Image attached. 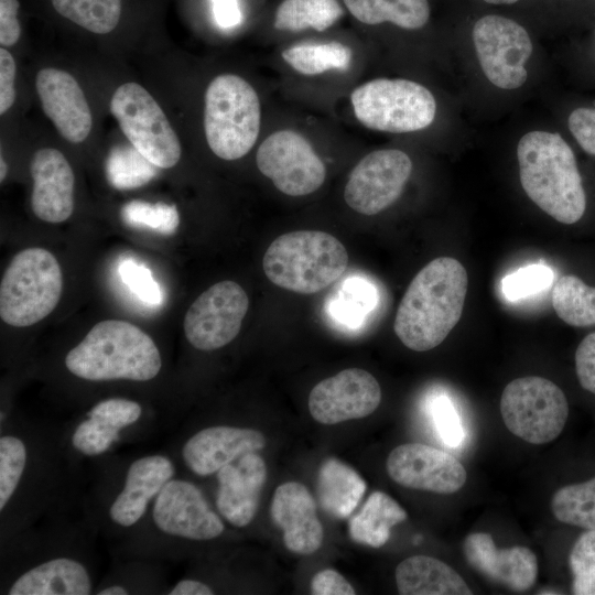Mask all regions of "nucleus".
I'll return each instance as SVG.
<instances>
[{
	"instance_id": "obj_41",
	"label": "nucleus",
	"mask_w": 595,
	"mask_h": 595,
	"mask_svg": "<svg viewBox=\"0 0 595 595\" xmlns=\"http://www.w3.org/2000/svg\"><path fill=\"white\" fill-rule=\"evenodd\" d=\"M122 283L143 303L162 305L164 295L152 272L143 263L132 259L122 260L118 267Z\"/></svg>"
},
{
	"instance_id": "obj_10",
	"label": "nucleus",
	"mask_w": 595,
	"mask_h": 595,
	"mask_svg": "<svg viewBox=\"0 0 595 595\" xmlns=\"http://www.w3.org/2000/svg\"><path fill=\"white\" fill-rule=\"evenodd\" d=\"M256 163L278 191L293 197L314 193L326 177L325 164L311 142L292 129L269 134L257 150Z\"/></svg>"
},
{
	"instance_id": "obj_25",
	"label": "nucleus",
	"mask_w": 595,
	"mask_h": 595,
	"mask_svg": "<svg viewBox=\"0 0 595 595\" xmlns=\"http://www.w3.org/2000/svg\"><path fill=\"white\" fill-rule=\"evenodd\" d=\"M90 575L79 561L61 556L44 561L21 574L9 587V595H88Z\"/></svg>"
},
{
	"instance_id": "obj_12",
	"label": "nucleus",
	"mask_w": 595,
	"mask_h": 595,
	"mask_svg": "<svg viewBox=\"0 0 595 595\" xmlns=\"http://www.w3.org/2000/svg\"><path fill=\"white\" fill-rule=\"evenodd\" d=\"M249 307V298L237 282L224 280L205 290L188 307L183 328L196 349L210 351L236 338Z\"/></svg>"
},
{
	"instance_id": "obj_4",
	"label": "nucleus",
	"mask_w": 595,
	"mask_h": 595,
	"mask_svg": "<svg viewBox=\"0 0 595 595\" xmlns=\"http://www.w3.org/2000/svg\"><path fill=\"white\" fill-rule=\"evenodd\" d=\"M348 253L334 236L296 230L275 238L264 252L262 268L275 285L301 294L317 293L344 273Z\"/></svg>"
},
{
	"instance_id": "obj_23",
	"label": "nucleus",
	"mask_w": 595,
	"mask_h": 595,
	"mask_svg": "<svg viewBox=\"0 0 595 595\" xmlns=\"http://www.w3.org/2000/svg\"><path fill=\"white\" fill-rule=\"evenodd\" d=\"M174 476V465L164 455L140 457L129 466L123 487L109 508L111 520L123 528L136 524L163 486Z\"/></svg>"
},
{
	"instance_id": "obj_2",
	"label": "nucleus",
	"mask_w": 595,
	"mask_h": 595,
	"mask_svg": "<svg viewBox=\"0 0 595 595\" xmlns=\"http://www.w3.org/2000/svg\"><path fill=\"white\" fill-rule=\"evenodd\" d=\"M520 183L544 213L565 225L577 223L587 206L586 192L572 147L558 132L530 131L518 142Z\"/></svg>"
},
{
	"instance_id": "obj_13",
	"label": "nucleus",
	"mask_w": 595,
	"mask_h": 595,
	"mask_svg": "<svg viewBox=\"0 0 595 595\" xmlns=\"http://www.w3.org/2000/svg\"><path fill=\"white\" fill-rule=\"evenodd\" d=\"M412 169V161L404 151L375 150L350 171L344 188V199L353 210L361 215L379 214L400 197Z\"/></svg>"
},
{
	"instance_id": "obj_24",
	"label": "nucleus",
	"mask_w": 595,
	"mask_h": 595,
	"mask_svg": "<svg viewBox=\"0 0 595 595\" xmlns=\"http://www.w3.org/2000/svg\"><path fill=\"white\" fill-rule=\"evenodd\" d=\"M141 405L125 398H109L96 403L72 434L73 447L86 456L107 452L120 439V431L134 424Z\"/></svg>"
},
{
	"instance_id": "obj_35",
	"label": "nucleus",
	"mask_w": 595,
	"mask_h": 595,
	"mask_svg": "<svg viewBox=\"0 0 595 595\" xmlns=\"http://www.w3.org/2000/svg\"><path fill=\"white\" fill-rule=\"evenodd\" d=\"M158 174V166L132 144L111 149L106 161L109 184L117 190H132L149 183Z\"/></svg>"
},
{
	"instance_id": "obj_40",
	"label": "nucleus",
	"mask_w": 595,
	"mask_h": 595,
	"mask_svg": "<svg viewBox=\"0 0 595 595\" xmlns=\"http://www.w3.org/2000/svg\"><path fill=\"white\" fill-rule=\"evenodd\" d=\"M553 280L552 270L544 264H530L507 274L501 291L509 301H519L547 289Z\"/></svg>"
},
{
	"instance_id": "obj_36",
	"label": "nucleus",
	"mask_w": 595,
	"mask_h": 595,
	"mask_svg": "<svg viewBox=\"0 0 595 595\" xmlns=\"http://www.w3.org/2000/svg\"><path fill=\"white\" fill-rule=\"evenodd\" d=\"M378 301L376 288L361 278L347 279L337 296L331 300L329 313L348 327H358Z\"/></svg>"
},
{
	"instance_id": "obj_29",
	"label": "nucleus",
	"mask_w": 595,
	"mask_h": 595,
	"mask_svg": "<svg viewBox=\"0 0 595 595\" xmlns=\"http://www.w3.org/2000/svg\"><path fill=\"white\" fill-rule=\"evenodd\" d=\"M359 22L377 25L390 22L399 28L416 30L430 19L428 0H343Z\"/></svg>"
},
{
	"instance_id": "obj_47",
	"label": "nucleus",
	"mask_w": 595,
	"mask_h": 595,
	"mask_svg": "<svg viewBox=\"0 0 595 595\" xmlns=\"http://www.w3.org/2000/svg\"><path fill=\"white\" fill-rule=\"evenodd\" d=\"M19 8L18 0H0V44L2 47L13 46L20 39Z\"/></svg>"
},
{
	"instance_id": "obj_17",
	"label": "nucleus",
	"mask_w": 595,
	"mask_h": 595,
	"mask_svg": "<svg viewBox=\"0 0 595 595\" xmlns=\"http://www.w3.org/2000/svg\"><path fill=\"white\" fill-rule=\"evenodd\" d=\"M35 86L42 109L60 134L72 143L85 141L93 118L77 80L63 69L50 67L37 73Z\"/></svg>"
},
{
	"instance_id": "obj_32",
	"label": "nucleus",
	"mask_w": 595,
	"mask_h": 595,
	"mask_svg": "<svg viewBox=\"0 0 595 595\" xmlns=\"http://www.w3.org/2000/svg\"><path fill=\"white\" fill-rule=\"evenodd\" d=\"M551 510L558 521L578 529H595V475L554 491Z\"/></svg>"
},
{
	"instance_id": "obj_48",
	"label": "nucleus",
	"mask_w": 595,
	"mask_h": 595,
	"mask_svg": "<svg viewBox=\"0 0 595 595\" xmlns=\"http://www.w3.org/2000/svg\"><path fill=\"white\" fill-rule=\"evenodd\" d=\"M212 9L215 22L221 29H232L241 23L238 0H212Z\"/></svg>"
},
{
	"instance_id": "obj_46",
	"label": "nucleus",
	"mask_w": 595,
	"mask_h": 595,
	"mask_svg": "<svg viewBox=\"0 0 595 595\" xmlns=\"http://www.w3.org/2000/svg\"><path fill=\"white\" fill-rule=\"evenodd\" d=\"M314 595H354V587L338 572L332 569L323 570L314 575L311 583Z\"/></svg>"
},
{
	"instance_id": "obj_16",
	"label": "nucleus",
	"mask_w": 595,
	"mask_h": 595,
	"mask_svg": "<svg viewBox=\"0 0 595 595\" xmlns=\"http://www.w3.org/2000/svg\"><path fill=\"white\" fill-rule=\"evenodd\" d=\"M397 484L436 494H454L466 483L462 463L447 452L422 443H405L393 448L386 463Z\"/></svg>"
},
{
	"instance_id": "obj_7",
	"label": "nucleus",
	"mask_w": 595,
	"mask_h": 595,
	"mask_svg": "<svg viewBox=\"0 0 595 595\" xmlns=\"http://www.w3.org/2000/svg\"><path fill=\"white\" fill-rule=\"evenodd\" d=\"M353 112L365 128L408 133L432 125L436 115L433 94L422 84L405 78H375L350 94Z\"/></svg>"
},
{
	"instance_id": "obj_38",
	"label": "nucleus",
	"mask_w": 595,
	"mask_h": 595,
	"mask_svg": "<svg viewBox=\"0 0 595 595\" xmlns=\"http://www.w3.org/2000/svg\"><path fill=\"white\" fill-rule=\"evenodd\" d=\"M571 592L595 595V529H584L573 542L567 556Z\"/></svg>"
},
{
	"instance_id": "obj_53",
	"label": "nucleus",
	"mask_w": 595,
	"mask_h": 595,
	"mask_svg": "<svg viewBox=\"0 0 595 595\" xmlns=\"http://www.w3.org/2000/svg\"><path fill=\"white\" fill-rule=\"evenodd\" d=\"M594 40H595V32H594Z\"/></svg>"
},
{
	"instance_id": "obj_27",
	"label": "nucleus",
	"mask_w": 595,
	"mask_h": 595,
	"mask_svg": "<svg viewBox=\"0 0 595 595\" xmlns=\"http://www.w3.org/2000/svg\"><path fill=\"white\" fill-rule=\"evenodd\" d=\"M367 485L350 466L337 458H327L317 476V498L322 509L332 517L347 518L358 506Z\"/></svg>"
},
{
	"instance_id": "obj_22",
	"label": "nucleus",
	"mask_w": 595,
	"mask_h": 595,
	"mask_svg": "<svg viewBox=\"0 0 595 595\" xmlns=\"http://www.w3.org/2000/svg\"><path fill=\"white\" fill-rule=\"evenodd\" d=\"M273 522L283 531L288 550L309 555L323 543V526L316 515V504L309 489L296 482L277 487L270 508Z\"/></svg>"
},
{
	"instance_id": "obj_44",
	"label": "nucleus",
	"mask_w": 595,
	"mask_h": 595,
	"mask_svg": "<svg viewBox=\"0 0 595 595\" xmlns=\"http://www.w3.org/2000/svg\"><path fill=\"white\" fill-rule=\"evenodd\" d=\"M575 372L580 386L595 396V333L586 335L575 351Z\"/></svg>"
},
{
	"instance_id": "obj_42",
	"label": "nucleus",
	"mask_w": 595,
	"mask_h": 595,
	"mask_svg": "<svg viewBox=\"0 0 595 595\" xmlns=\"http://www.w3.org/2000/svg\"><path fill=\"white\" fill-rule=\"evenodd\" d=\"M439 436L450 447L459 446L465 437L461 418L452 401L445 396L432 399L429 405Z\"/></svg>"
},
{
	"instance_id": "obj_43",
	"label": "nucleus",
	"mask_w": 595,
	"mask_h": 595,
	"mask_svg": "<svg viewBox=\"0 0 595 595\" xmlns=\"http://www.w3.org/2000/svg\"><path fill=\"white\" fill-rule=\"evenodd\" d=\"M566 127L578 148L595 158V105L572 108L566 118Z\"/></svg>"
},
{
	"instance_id": "obj_31",
	"label": "nucleus",
	"mask_w": 595,
	"mask_h": 595,
	"mask_svg": "<svg viewBox=\"0 0 595 595\" xmlns=\"http://www.w3.org/2000/svg\"><path fill=\"white\" fill-rule=\"evenodd\" d=\"M344 14L338 0H283L274 15V28L301 32L307 29L322 32Z\"/></svg>"
},
{
	"instance_id": "obj_6",
	"label": "nucleus",
	"mask_w": 595,
	"mask_h": 595,
	"mask_svg": "<svg viewBox=\"0 0 595 595\" xmlns=\"http://www.w3.org/2000/svg\"><path fill=\"white\" fill-rule=\"evenodd\" d=\"M62 291L63 273L54 255L40 247L26 248L3 273L0 317L14 327L31 326L54 311Z\"/></svg>"
},
{
	"instance_id": "obj_9",
	"label": "nucleus",
	"mask_w": 595,
	"mask_h": 595,
	"mask_svg": "<svg viewBox=\"0 0 595 595\" xmlns=\"http://www.w3.org/2000/svg\"><path fill=\"white\" fill-rule=\"evenodd\" d=\"M110 111L130 143L151 163L162 169L176 165L180 140L162 108L141 85H120L111 97Z\"/></svg>"
},
{
	"instance_id": "obj_20",
	"label": "nucleus",
	"mask_w": 595,
	"mask_h": 595,
	"mask_svg": "<svg viewBox=\"0 0 595 595\" xmlns=\"http://www.w3.org/2000/svg\"><path fill=\"white\" fill-rule=\"evenodd\" d=\"M463 551L473 569L512 591H528L537 580L538 559L527 547L498 549L489 533L475 532L465 538Z\"/></svg>"
},
{
	"instance_id": "obj_19",
	"label": "nucleus",
	"mask_w": 595,
	"mask_h": 595,
	"mask_svg": "<svg viewBox=\"0 0 595 595\" xmlns=\"http://www.w3.org/2000/svg\"><path fill=\"white\" fill-rule=\"evenodd\" d=\"M216 506L232 526H248L258 510L261 490L267 480V465L256 452H248L217 473Z\"/></svg>"
},
{
	"instance_id": "obj_26",
	"label": "nucleus",
	"mask_w": 595,
	"mask_h": 595,
	"mask_svg": "<svg viewBox=\"0 0 595 595\" xmlns=\"http://www.w3.org/2000/svg\"><path fill=\"white\" fill-rule=\"evenodd\" d=\"M402 595H472L463 577L446 563L428 555L400 562L394 573Z\"/></svg>"
},
{
	"instance_id": "obj_33",
	"label": "nucleus",
	"mask_w": 595,
	"mask_h": 595,
	"mask_svg": "<svg viewBox=\"0 0 595 595\" xmlns=\"http://www.w3.org/2000/svg\"><path fill=\"white\" fill-rule=\"evenodd\" d=\"M552 305L556 315L571 326L595 325V288L575 275H563L555 282Z\"/></svg>"
},
{
	"instance_id": "obj_50",
	"label": "nucleus",
	"mask_w": 595,
	"mask_h": 595,
	"mask_svg": "<svg viewBox=\"0 0 595 595\" xmlns=\"http://www.w3.org/2000/svg\"><path fill=\"white\" fill-rule=\"evenodd\" d=\"M96 594L98 595H127L129 591L122 585H109L99 589Z\"/></svg>"
},
{
	"instance_id": "obj_37",
	"label": "nucleus",
	"mask_w": 595,
	"mask_h": 595,
	"mask_svg": "<svg viewBox=\"0 0 595 595\" xmlns=\"http://www.w3.org/2000/svg\"><path fill=\"white\" fill-rule=\"evenodd\" d=\"M122 221L132 228L150 229L158 234L171 236L180 225V214L175 205L162 202L149 203L131 201L120 210Z\"/></svg>"
},
{
	"instance_id": "obj_30",
	"label": "nucleus",
	"mask_w": 595,
	"mask_h": 595,
	"mask_svg": "<svg viewBox=\"0 0 595 595\" xmlns=\"http://www.w3.org/2000/svg\"><path fill=\"white\" fill-rule=\"evenodd\" d=\"M281 57L296 73L316 76L332 69L347 71L353 62V52L337 41L301 43L283 50Z\"/></svg>"
},
{
	"instance_id": "obj_52",
	"label": "nucleus",
	"mask_w": 595,
	"mask_h": 595,
	"mask_svg": "<svg viewBox=\"0 0 595 595\" xmlns=\"http://www.w3.org/2000/svg\"><path fill=\"white\" fill-rule=\"evenodd\" d=\"M484 1L491 4H511L519 0H484Z\"/></svg>"
},
{
	"instance_id": "obj_28",
	"label": "nucleus",
	"mask_w": 595,
	"mask_h": 595,
	"mask_svg": "<svg viewBox=\"0 0 595 595\" xmlns=\"http://www.w3.org/2000/svg\"><path fill=\"white\" fill-rule=\"evenodd\" d=\"M407 517V511L393 498L382 491H374L350 519L349 536L357 543L380 548L389 540L391 528Z\"/></svg>"
},
{
	"instance_id": "obj_39",
	"label": "nucleus",
	"mask_w": 595,
	"mask_h": 595,
	"mask_svg": "<svg viewBox=\"0 0 595 595\" xmlns=\"http://www.w3.org/2000/svg\"><path fill=\"white\" fill-rule=\"evenodd\" d=\"M28 452L24 442L11 434L0 437V510L3 511L17 491L25 469Z\"/></svg>"
},
{
	"instance_id": "obj_49",
	"label": "nucleus",
	"mask_w": 595,
	"mask_h": 595,
	"mask_svg": "<svg viewBox=\"0 0 595 595\" xmlns=\"http://www.w3.org/2000/svg\"><path fill=\"white\" fill-rule=\"evenodd\" d=\"M170 595H212L214 591L205 583L195 580H182L169 592Z\"/></svg>"
},
{
	"instance_id": "obj_51",
	"label": "nucleus",
	"mask_w": 595,
	"mask_h": 595,
	"mask_svg": "<svg viewBox=\"0 0 595 595\" xmlns=\"http://www.w3.org/2000/svg\"><path fill=\"white\" fill-rule=\"evenodd\" d=\"M0 166H1V171H0V181L2 182L7 175V172H8V165L3 159V156L1 155L0 158Z\"/></svg>"
},
{
	"instance_id": "obj_1",
	"label": "nucleus",
	"mask_w": 595,
	"mask_h": 595,
	"mask_svg": "<svg viewBox=\"0 0 595 595\" xmlns=\"http://www.w3.org/2000/svg\"><path fill=\"white\" fill-rule=\"evenodd\" d=\"M467 272L451 257H439L411 280L398 306L393 329L401 343L426 351L439 346L458 323L467 293Z\"/></svg>"
},
{
	"instance_id": "obj_8",
	"label": "nucleus",
	"mask_w": 595,
	"mask_h": 595,
	"mask_svg": "<svg viewBox=\"0 0 595 595\" xmlns=\"http://www.w3.org/2000/svg\"><path fill=\"white\" fill-rule=\"evenodd\" d=\"M500 413L513 435L531 444H544L562 433L570 405L565 393L554 382L528 376L513 379L505 387Z\"/></svg>"
},
{
	"instance_id": "obj_45",
	"label": "nucleus",
	"mask_w": 595,
	"mask_h": 595,
	"mask_svg": "<svg viewBox=\"0 0 595 595\" xmlns=\"http://www.w3.org/2000/svg\"><path fill=\"white\" fill-rule=\"evenodd\" d=\"M15 62L4 47L0 48V113H6L15 100Z\"/></svg>"
},
{
	"instance_id": "obj_21",
	"label": "nucleus",
	"mask_w": 595,
	"mask_h": 595,
	"mask_svg": "<svg viewBox=\"0 0 595 595\" xmlns=\"http://www.w3.org/2000/svg\"><path fill=\"white\" fill-rule=\"evenodd\" d=\"M266 446L264 435L257 430L215 425L196 432L183 445L186 466L198 476L217 473L221 467L248 452Z\"/></svg>"
},
{
	"instance_id": "obj_3",
	"label": "nucleus",
	"mask_w": 595,
	"mask_h": 595,
	"mask_svg": "<svg viewBox=\"0 0 595 595\" xmlns=\"http://www.w3.org/2000/svg\"><path fill=\"white\" fill-rule=\"evenodd\" d=\"M74 376L90 381H148L158 376L162 358L154 340L120 320L97 323L65 357Z\"/></svg>"
},
{
	"instance_id": "obj_5",
	"label": "nucleus",
	"mask_w": 595,
	"mask_h": 595,
	"mask_svg": "<svg viewBox=\"0 0 595 595\" xmlns=\"http://www.w3.org/2000/svg\"><path fill=\"white\" fill-rule=\"evenodd\" d=\"M261 106L256 89L235 74L216 76L204 99V131L207 144L219 159L234 161L256 144Z\"/></svg>"
},
{
	"instance_id": "obj_18",
	"label": "nucleus",
	"mask_w": 595,
	"mask_h": 595,
	"mask_svg": "<svg viewBox=\"0 0 595 595\" xmlns=\"http://www.w3.org/2000/svg\"><path fill=\"white\" fill-rule=\"evenodd\" d=\"M30 172L34 215L51 224L67 220L74 210L75 177L64 154L53 148L37 150L32 156Z\"/></svg>"
},
{
	"instance_id": "obj_11",
	"label": "nucleus",
	"mask_w": 595,
	"mask_h": 595,
	"mask_svg": "<svg viewBox=\"0 0 595 595\" xmlns=\"http://www.w3.org/2000/svg\"><path fill=\"white\" fill-rule=\"evenodd\" d=\"M473 42L480 68L496 87L512 90L528 77L526 64L532 54L527 30L496 14L482 17L473 28Z\"/></svg>"
},
{
	"instance_id": "obj_15",
	"label": "nucleus",
	"mask_w": 595,
	"mask_h": 595,
	"mask_svg": "<svg viewBox=\"0 0 595 595\" xmlns=\"http://www.w3.org/2000/svg\"><path fill=\"white\" fill-rule=\"evenodd\" d=\"M381 401V388L367 370L348 368L320 381L309 396L311 415L323 424H337L371 414Z\"/></svg>"
},
{
	"instance_id": "obj_34",
	"label": "nucleus",
	"mask_w": 595,
	"mask_h": 595,
	"mask_svg": "<svg viewBox=\"0 0 595 595\" xmlns=\"http://www.w3.org/2000/svg\"><path fill=\"white\" fill-rule=\"evenodd\" d=\"M56 12L96 34L111 32L121 15V0H52Z\"/></svg>"
},
{
	"instance_id": "obj_14",
	"label": "nucleus",
	"mask_w": 595,
	"mask_h": 595,
	"mask_svg": "<svg viewBox=\"0 0 595 595\" xmlns=\"http://www.w3.org/2000/svg\"><path fill=\"white\" fill-rule=\"evenodd\" d=\"M156 528L167 536L205 541L219 537L225 527L201 489L184 479H170L152 507Z\"/></svg>"
}]
</instances>
